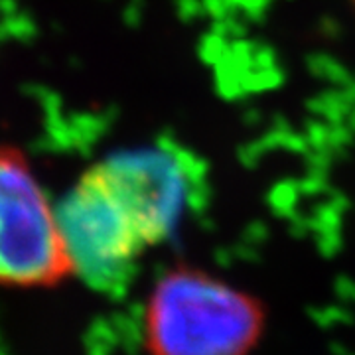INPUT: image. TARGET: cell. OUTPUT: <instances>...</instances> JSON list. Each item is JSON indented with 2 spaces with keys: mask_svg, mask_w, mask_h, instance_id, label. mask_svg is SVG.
Listing matches in <instances>:
<instances>
[{
  "mask_svg": "<svg viewBox=\"0 0 355 355\" xmlns=\"http://www.w3.org/2000/svg\"><path fill=\"white\" fill-rule=\"evenodd\" d=\"M55 214L76 275L99 291L127 284L140 259L182 221L164 186L114 154L79 178Z\"/></svg>",
  "mask_w": 355,
  "mask_h": 355,
  "instance_id": "1",
  "label": "cell"
},
{
  "mask_svg": "<svg viewBox=\"0 0 355 355\" xmlns=\"http://www.w3.org/2000/svg\"><path fill=\"white\" fill-rule=\"evenodd\" d=\"M73 275L50 198L24 156L0 146V286L50 288Z\"/></svg>",
  "mask_w": 355,
  "mask_h": 355,
  "instance_id": "3",
  "label": "cell"
},
{
  "mask_svg": "<svg viewBox=\"0 0 355 355\" xmlns=\"http://www.w3.org/2000/svg\"><path fill=\"white\" fill-rule=\"evenodd\" d=\"M253 292L202 266L178 263L150 288L142 316L146 355H251L266 330Z\"/></svg>",
  "mask_w": 355,
  "mask_h": 355,
  "instance_id": "2",
  "label": "cell"
}]
</instances>
